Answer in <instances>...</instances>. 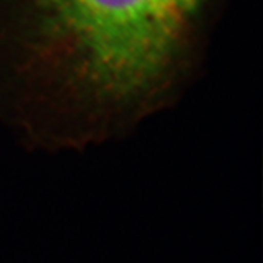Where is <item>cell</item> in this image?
I'll return each mask as SVG.
<instances>
[{"instance_id":"obj_1","label":"cell","mask_w":263,"mask_h":263,"mask_svg":"<svg viewBox=\"0 0 263 263\" xmlns=\"http://www.w3.org/2000/svg\"><path fill=\"white\" fill-rule=\"evenodd\" d=\"M201 0H28L21 74L86 120L135 110L173 74Z\"/></svg>"}]
</instances>
